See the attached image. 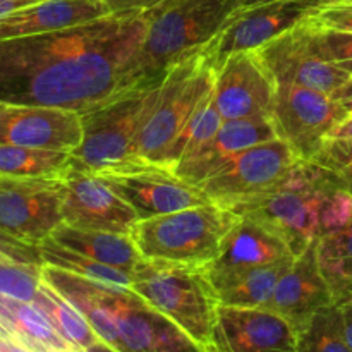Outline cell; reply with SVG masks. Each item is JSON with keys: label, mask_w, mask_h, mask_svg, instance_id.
Listing matches in <instances>:
<instances>
[{"label": "cell", "mask_w": 352, "mask_h": 352, "mask_svg": "<svg viewBox=\"0 0 352 352\" xmlns=\"http://www.w3.org/2000/svg\"><path fill=\"white\" fill-rule=\"evenodd\" d=\"M0 258H3V256H0ZM6 260H7V258H6Z\"/></svg>", "instance_id": "c3c4849f"}, {"label": "cell", "mask_w": 352, "mask_h": 352, "mask_svg": "<svg viewBox=\"0 0 352 352\" xmlns=\"http://www.w3.org/2000/svg\"><path fill=\"white\" fill-rule=\"evenodd\" d=\"M0 330L34 352L71 351L34 302L0 296Z\"/></svg>", "instance_id": "d4e9b609"}, {"label": "cell", "mask_w": 352, "mask_h": 352, "mask_svg": "<svg viewBox=\"0 0 352 352\" xmlns=\"http://www.w3.org/2000/svg\"><path fill=\"white\" fill-rule=\"evenodd\" d=\"M81 140V113L54 107L0 103V144L72 153Z\"/></svg>", "instance_id": "9a60e30c"}, {"label": "cell", "mask_w": 352, "mask_h": 352, "mask_svg": "<svg viewBox=\"0 0 352 352\" xmlns=\"http://www.w3.org/2000/svg\"><path fill=\"white\" fill-rule=\"evenodd\" d=\"M109 14L103 0H40L0 19V41L67 30Z\"/></svg>", "instance_id": "603a6c76"}, {"label": "cell", "mask_w": 352, "mask_h": 352, "mask_svg": "<svg viewBox=\"0 0 352 352\" xmlns=\"http://www.w3.org/2000/svg\"><path fill=\"white\" fill-rule=\"evenodd\" d=\"M213 344L222 352H298V330L267 308L219 306Z\"/></svg>", "instance_id": "2e32d148"}, {"label": "cell", "mask_w": 352, "mask_h": 352, "mask_svg": "<svg viewBox=\"0 0 352 352\" xmlns=\"http://www.w3.org/2000/svg\"><path fill=\"white\" fill-rule=\"evenodd\" d=\"M332 96L347 113H352V78L344 82L336 93H332Z\"/></svg>", "instance_id": "f35d334b"}, {"label": "cell", "mask_w": 352, "mask_h": 352, "mask_svg": "<svg viewBox=\"0 0 352 352\" xmlns=\"http://www.w3.org/2000/svg\"><path fill=\"white\" fill-rule=\"evenodd\" d=\"M62 182V219L65 226L131 236L140 217L107 179L71 168Z\"/></svg>", "instance_id": "7c38bea8"}, {"label": "cell", "mask_w": 352, "mask_h": 352, "mask_svg": "<svg viewBox=\"0 0 352 352\" xmlns=\"http://www.w3.org/2000/svg\"><path fill=\"white\" fill-rule=\"evenodd\" d=\"M272 140H277V134L270 116L223 120L215 136L191 157L179 162L172 172L188 184L199 188L206 179L223 170L243 151Z\"/></svg>", "instance_id": "ac0fdd59"}, {"label": "cell", "mask_w": 352, "mask_h": 352, "mask_svg": "<svg viewBox=\"0 0 352 352\" xmlns=\"http://www.w3.org/2000/svg\"><path fill=\"white\" fill-rule=\"evenodd\" d=\"M311 162L327 168L339 189L352 196V141L327 138Z\"/></svg>", "instance_id": "e575fe53"}, {"label": "cell", "mask_w": 352, "mask_h": 352, "mask_svg": "<svg viewBox=\"0 0 352 352\" xmlns=\"http://www.w3.org/2000/svg\"><path fill=\"white\" fill-rule=\"evenodd\" d=\"M298 352H352L342 333V320L337 305L315 313L298 332Z\"/></svg>", "instance_id": "4dcf8cb0"}, {"label": "cell", "mask_w": 352, "mask_h": 352, "mask_svg": "<svg viewBox=\"0 0 352 352\" xmlns=\"http://www.w3.org/2000/svg\"><path fill=\"white\" fill-rule=\"evenodd\" d=\"M41 280L88 320L100 340L119 349L117 313L134 292L133 289L100 284L47 263L41 265Z\"/></svg>", "instance_id": "ffe728a7"}, {"label": "cell", "mask_w": 352, "mask_h": 352, "mask_svg": "<svg viewBox=\"0 0 352 352\" xmlns=\"http://www.w3.org/2000/svg\"><path fill=\"white\" fill-rule=\"evenodd\" d=\"M337 298H352V282H351V284H347L346 287L342 289V291L337 292L336 299H337ZM333 302H336V301H333Z\"/></svg>", "instance_id": "ee69618b"}, {"label": "cell", "mask_w": 352, "mask_h": 352, "mask_svg": "<svg viewBox=\"0 0 352 352\" xmlns=\"http://www.w3.org/2000/svg\"><path fill=\"white\" fill-rule=\"evenodd\" d=\"M36 2H40V0H0V19Z\"/></svg>", "instance_id": "ab89813d"}, {"label": "cell", "mask_w": 352, "mask_h": 352, "mask_svg": "<svg viewBox=\"0 0 352 352\" xmlns=\"http://www.w3.org/2000/svg\"><path fill=\"white\" fill-rule=\"evenodd\" d=\"M299 33L313 55L352 76V31L323 28L309 17L299 24Z\"/></svg>", "instance_id": "d6a6232c"}, {"label": "cell", "mask_w": 352, "mask_h": 352, "mask_svg": "<svg viewBox=\"0 0 352 352\" xmlns=\"http://www.w3.org/2000/svg\"><path fill=\"white\" fill-rule=\"evenodd\" d=\"M329 138H333V140L352 141V113H349L342 122L337 124V126L333 127V131L330 133Z\"/></svg>", "instance_id": "60d3db41"}, {"label": "cell", "mask_w": 352, "mask_h": 352, "mask_svg": "<svg viewBox=\"0 0 352 352\" xmlns=\"http://www.w3.org/2000/svg\"><path fill=\"white\" fill-rule=\"evenodd\" d=\"M329 2L330 0H274L260 6L241 7L201 52L217 71L230 55L258 50L274 38L305 23Z\"/></svg>", "instance_id": "ba28073f"}, {"label": "cell", "mask_w": 352, "mask_h": 352, "mask_svg": "<svg viewBox=\"0 0 352 352\" xmlns=\"http://www.w3.org/2000/svg\"><path fill=\"white\" fill-rule=\"evenodd\" d=\"M38 250H40V256L43 263L62 268V270H67L71 274L79 275V277L89 278V280L100 282V284L131 289V275L127 272L113 268L110 265L100 263L93 258L67 250V248L55 243L54 239L43 241L38 246Z\"/></svg>", "instance_id": "f1b7e54d"}, {"label": "cell", "mask_w": 352, "mask_h": 352, "mask_svg": "<svg viewBox=\"0 0 352 352\" xmlns=\"http://www.w3.org/2000/svg\"><path fill=\"white\" fill-rule=\"evenodd\" d=\"M333 301L332 289L320 268L318 241H315L294 256L265 308L284 316L299 332L315 313L333 305Z\"/></svg>", "instance_id": "d6986e66"}, {"label": "cell", "mask_w": 352, "mask_h": 352, "mask_svg": "<svg viewBox=\"0 0 352 352\" xmlns=\"http://www.w3.org/2000/svg\"><path fill=\"white\" fill-rule=\"evenodd\" d=\"M318 260L336 298L352 282V223L318 241Z\"/></svg>", "instance_id": "1f68e13d"}, {"label": "cell", "mask_w": 352, "mask_h": 352, "mask_svg": "<svg viewBox=\"0 0 352 352\" xmlns=\"http://www.w3.org/2000/svg\"><path fill=\"white\" fill-rule=\"evenodd\" d=\"M294 256L260 265L230 278L217 289L220 306L232 308H265L274 296L282 274L291 267Z\"/></svg>", "instance_id": "484cf974"}, {"label": "cell", "mask_w": 352, "mask_h": 352, "mask_svg": "<svg viewBox=\"0 0 352 352\" xmlns=\"http://www.w3.org/2000/svg\"><path fill=\"white\" fill-rule=\"evenodd\" d=\"M109 7L110 14H126V12H146L153 7L160 6L165 0H103Z\"/></svg>", "instance_id": "8d00e7d4"}, {"label": "cell", "mask_w": 352, "mask_h": 352, "mask_svg": "<svg viewBox=\"0 0 352 352\" xmlns=\"http://www.w3.org/2000/svg\"><path fill=\"white\" fill-rule=\"evenodd\" d=\"M120 352H205L175 323L144 302L136 292L117 313Z\"/></svg>", "instance_id": "7402d4cb"}, {"label": "cell", "mask_w": 352, "mask_h": 352, "mask_svg": "<svg viewBox=\"0 0 352 352\" xmlns=\"http://www.w3.org/2000/svg\"><path fill=\"white\" fill-rule=\"evenodd\" d=\"M299 158L282 140H272L243 151L199 189L215 205L234 210L277 188Z\"/></svg>", "instance_id": "30bf717a"}, {"label": "cell", "mask_w": 352, "mask_h": 352, "mask_svg": "<svg viewBox=\"0 0 352 352\" xmlns=\"http://www.w3.org/2000/svg\"><path fill=\"white\" fill-rule=\"evenodd\" d=\"M342 191L327 168L299 160L275 189L232 212L277 234L298 256L323 237V219L330 198Z\"/></svg>", "instance_id": "3957f363"}, {"label": "cell", "mask_w": 352, "mask_h": 352, "mask_svg": "<svg viewBox=\"0 0 352 352\" xmlns=\"http://www.w3.org/2000/svg\"><path fill=\"white\" fill-rule=\"evenodd\" d=\"M277 82L256 50L234 54L215 71L213 103L223 120L270 116Z\"/></svg>", "instance_id": "4fadbf2b"}, {"label": "cell", "mask_w": 352, "mask_h": 352, "mask_svg": "<svg viewBox=\"0 0 352 352\" xmlns=\"http://www.w3.org/2000/svg\"><path fill=\"white\" fill-rule=\"evenodd\" d=\"M267 2H274V0H241V7H253Z\"/></svg>", "instance_id": "f6af8a7d"}, {"label": "cell", "mask_w": 352, "mask_h": 352, "mask_svg": "<svg viewBox=\"0 0 352 352\" xmlns=\"http://www.w3.org/2000/svg\"><path fill=\"white\" fill-rule=\"evenodd\" d=\"M98 175L133 206L140 220L210 203L198 186L188 184L172 170L153 164Z\"/></svg>", "instance_id": "5bb4252c"}, {"label": "cell", "mask_w": 352, "mask_h": 352, "mask_svg": "<svg viewBox=\"0 0 352 352\" xmlns=\"http://www.w3.org/2000/svg\"><path fill=\"white\" fill-rule=\"evenodd\" d=\"M58 352H74V351H58Z\"/></svg>", "instance_id": "7dc6e473"}, {"label": "cell", "mask_w": 352, "mask_h": 352, "mask_svg": "<svg viewBox=\"0 0 352 352\" xmlns=\"http://www.w3.org/2000/svg\"><path fill=\"white\" fill-rule=\"evenodd\" d=\"M237 9L241 0H165L146 10L148 30L131 67V89L162 82L174 65L199 54Z\"/></svg>", "instance_id": "7a4b0ae2"}, {"label": "cell", "mask_w": 352, "mask_h": 352, "mask_svg": "<svg viewBox=\"0 0 352 352\" xmlns=\"http://www.w3.org/2000/svg\"><path fill=\"white\" fill-rule=\"evenodd\" d=\"M71 170V151L0 144V177L62 179Z\"/></svg>", "instance_id": "4316f807"}, {"label": "cell", "mask_w": 352, "mask_h": 352, "mask_svg": "<svg viewBox=\"0 0 352 352\" xmlns=\"http://www.w3.org/2000/svg\"><path fill=\"white\" fill-rule=\"evenodd\" d=\"M213 82L215 69L203 52L174 65L165 74L138 134L136 153L141 160L164 167L172 144L212 95Z\"/></svg>", "instance_id": "52a82bcc"}, {"label": "cell", "mask_w": 352, "mask_h": 352, "mask_svg": "<svg viewBox=\"0 0 352 352\" xmlns=\"http://www.w3.org/2000/svg\"><path fill=\"white\" fill-rule=\"evenodd\" d=\"M289 256L294 254L284 239L261 223L239 217L236 226L223 237L217 258L206 267V274L217 291L227 280L246 270Z\"/></svg>", "instance_id": "44dd1931"}, {"label": "cell", "mask_w": 352, "mask_h": 352, "mask_svg": "<svg viewBox=\"0 0 352 352\" xmlns=\"http://www.w3.org/2000/svg\"><path fill=\"white\" fill-rule=\"evenodd\" d=\"M256 52L277 85L301 86L332 95L352 78L337 65L313 55L298 26L265 43Z\"/></svg>", "instance_id": "e0dca14e"}, {"label": "cell", "mask_w": 352, "mask_h": 352, "mask_svg": "<svg viewBox=\"0 0 352 352\" xmlns=\"http://www.w3.org/2000/svg\"><path fill=\"white\" fill-rule=\"evenodd\" d=\"M41 285V265L17 263L0 258V296L33 302Z\"/></svg>", "instance_id": "836d02e7"}, {"label": "cell", "mask_w": 352, "mask_h": 352, "mask_svg": "<svg viewBox=\"0 0 352 352\" xmlns=\"http://www.w3.org/2000/svg\"><path fill=\"white\" fill-rule=\"evenodd\" d=\"M62 179L0 177V230L30 246L50 239L62 219Z\"/></svg>", "instance_id": "8fae6325"}, {"label": "cell", "mask_w": 352, "mask_h": 352, "mask_svg": "<svg viewBox=\"0 0 352 352\" xmlns=\"http://www.w3.org/2000/svg\"><path fill=\"white\" fill-rule=\"evenodd\" d=\"M222 124L223 119L222 116H220L219 109L215 107V103H213L212 91V95H210L208 98L203 102V105L196 110L195 116L191 117V120L186 124L182 133L177 136L175 143L172 144L170 151H168L167 158H165L164 167L167 168V170H174V167L179 162L191 157V155L196 153L206 141L212 140Z\"/></svg>", "instance_id": "f546056e"}, {"label": "cell", "mask_w": 352, "mask_h": 352, "mask_svg": "<svg viewBox=\"0 0 352 352\" xmlns=\"http://www.w3.org/2000/svg\"><path fill=\"white\" fill-rule=\"evenodd\" d=\"M160 82L134 89L107 105L81 113L82 140L71 153V168L107 174L134 168L146 162L136 153V141Z\"/></svg>", "instance_id": "8992f818"}, {"label": "cell", "mask_w": 352, "mask_h": 352, "mask_svg": "<svg viewBox=\"0 0 352 352\" xmlns=\"http://www.w3.org/2000/svg\"><path fill=\"white\" fill-rule=\"evenodd\" d=\"M131 289L199 346L213 344L220 302L206 268L140 258Z\"/></svg>", "instance_id": "277c9868"}, {"label": "cell", "mask_w": 352, "mask_h": 352, "mask_svg": "<svg viewBox=\"0 0 352 352\" xmlns=\"http://www.w3.org/2000/svg\"><path fill=\"white\" fill-rule=\"evenodd\" d=\"M336 305L342 320V333L346 342L352 349V298H337Z\"/></svg>", "instance_id": "74e56055"}, {"label": "cell", "mask_w": 352, "mask_h": 352, "mask_svg": "<svg viewBox=\"0 0 352 352\" xmlns=\"http://www.w3.org/2000/svg\"><path fill=\"white\" fill-rule=\"evenodd\" d=\"M144 12L0 41V103L86 113L131 89V67L146 36Z\"/></svg>", "instance_id": "6da1fadb"}, {"label": "cell", "mask_w": 352, "mask_h": 352, "mask_svg": "<svg viewBox=\"0 0 352 352\" xmlns=\"http://www.w3.org/2000/svg\"><path fill=\"white\" fill-rule=\"evenodd\" d=\"M0 352H34V351H31L30 347L23 346L21 342L14 340L12 337L2 333V336H0Z\"/></svg>", "instance_id": "b9f144b4"}, {"label": "cell", "mask_w": 352, "mask_h": 352, "mask_svg": "<svg viewBox=\"0 0 352 352\" xmlns=\"http://www.w3.org/2000/svg\"><path fill=\"white\" fill-rule=\"evenodd\" d=\"M239 220L215 203L138 220L131 230L141 258L206 268L219 254L223 237Z\"/></svg>", "instance_id": "5b68a950"}, {"label": "cell", "mask_w": 352, "mask_h": 352, "mask_svg": "<svg viewBox=\"0 0 352 352\" xmlns=\"http://www.w3.org/2000/svg\"><path fill=\"white\" fill-rule=\"evenodd\" d=\"M81 352H120V351L116 349V347H112L110 344L103 342V340H96L95 344H91V346L86 347V349Z\"/></svg>", "instance_id": "7bdbcfd3"}, {"label": "cell", "mask_w": 352, "mask_h": 352, "mask_svg": "<svg viewBox=\"0 0 352 352\" xmlns=\"http://www.w3.org/2000/svg\"><path fill=\"white\" fill-rule=\"evenodd\" d=\"M347 116L332 95L289 85H277L270 112L278 140L306 162L316 157L333 127Z\"/></svg>", "instance_id": "9c48e42d"}, {"label": "cell", "mask_w": 352, "mask_h": 352, "mask_svg": "<svg viewBox=\"0 0 352 352\" xmlns=\"http://www.w3.org/2000/svg\"><path fill=\"white\" fill-rule=\"evenodd\" d=\"M311 19L323 28L339 31H352V3L333 2L325 3Z\"/></svg>", "instance_id": "d590c367"}, {"label": "cell", "mask_w": 352, "mask_h": 352, "mask_svg": "<svg viewBox=\"0 0 352 352\" xmlns=\"http://www.w3.org/2000/svg\"><path fill=\"white\" fill-rule=\"evenodd\" d=\"M50 239L67 250L93 258L100 263L133 274L141 254L136 244L126 234L102 232V230H85L62 223L54 230Z\"/></svg>", "instance_id": "cb8c5ba5"}, {"label": "cell", "mask_w": 352, "mask_h": 352, "mask_svg": "<svg viewBox=\"0 0 352 352\" xmlns=\"http://www.w3.org/2000/svg\"><path fill=\"white\" fill-rule=\"evenodd\" d=\"M33 302L45 313L55 332L67 342L71 351L81 352L91 344H95L96 340H100L88 320L67 299L62 298L57 291H54L43 280H41Z\"/></svg>", "instance_id": "83f0119b"}, {"label": "cell", "mask_w": 352, "mask_h": 352, "mask_svg": "<svg viewBox=\"0 0 352 352\" xmlns=\"http://www.w3.org/2000/svg\"><path fill=\"white\" fill-rule=\"evenodd\" d=\"M205 352H222V351H220L219 347L215 346V344H210V346L206 347V351H205Z\"/></svg>", "instance_id": "bcb514c9"}]
</instances>
